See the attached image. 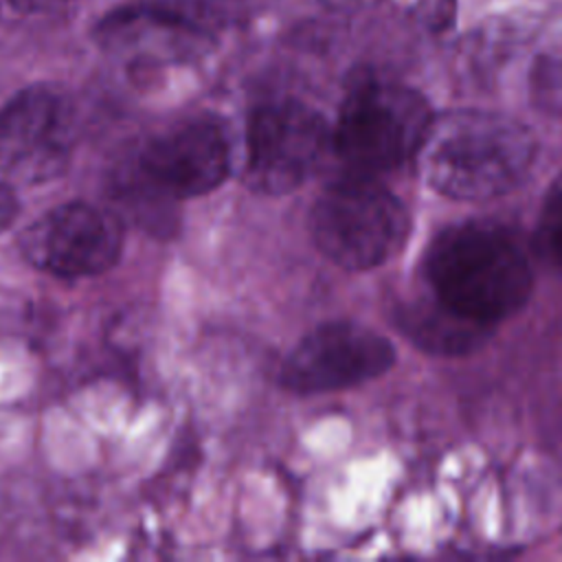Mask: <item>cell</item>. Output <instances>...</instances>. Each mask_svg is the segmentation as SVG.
<instances>
[{"label": "cell", "mask_w": 562, "mask_h": 562, "mask_svg": "<svg viewBox=\"0 0 562 562\" xmlns=\"http://www.w3.org/2000/svg\"><path fill=\"white\" fill-rule=\"evenodd\" d=\"M533 156L536 140L525 125L479 110L432 116L415 154L428 187L468 202L514 189L529 171Z\"/></svg>", "instance_id": "obj_1"}, {"label": "cell", "mask_w": 562, "mask_h": 562, "mask_svg": "<svg viewBox=\"0 0 562 562\" xmlns=\"http://www.w3.org/2000/svg\"><path fill=\"white\" fill-rule=\"evenodd\" d=\"M426 274L439 301L492 327L518 312L531 292L525 252L492 222H461L441 231L428 248Z\"/></svg>", "instance_id": "obj_2"}, {"label": "cell", "mask_w": 562, "mask_h": 562, "mask_svg": "<svg viewBox=\"0 0 562 562\" xmlns=\"http://www.w3.org/2000/svg\"><path fill=\"white\" fill-rule=\"evenodd\" d=\"M314 244L334 263L367 270L393 257L408 233L404 204L371 176L331 182L310 213Z\"/></svg>", "instance_id": "obj_3"}, {"label": "cell", "mask_w": 562, "mask_h": 562, "mask_svg": "<svg viewBox=\"0 0 562 562\" xmlns=\"http://www.w3.org/2000/svg\"><path fill=\"white\" fill-rule=\"evenodd\" d=\"M430 123V105L417 90L364 81L345 99L331 143L353 173L373 176L415 158Z\"/></svg>", "instance_id": "obj_4"}, {"label": "cell", "mask_w": 562, "mask_h": 562, "mask_svg": "<svg viewBox=\"0 0 562 562\" xmlns=\"http://www.w3.org/2000/svg\"><path fill=\"white\" fill-rule=\"evenodd\" d=\"M75 138L68 97L53 86H29L0 110V171L26 187L57 180L72 160Z\"/></svg>", "instance_id": "obj_5"}, {"label": "cell", "mask_w": 562, "mask_h": 562, "mask_svg": "<svg viewBox=\"0 0 562 562\" xmlns=\"http://www.w3.org/2000/svg\"><path fill=\"white\" fill-rule=\"evenodd\" d=\"M329 143L331 130L314 108L296 99L263 103L248 119L244 180L259 193H290L318 167Z\"/></svg>", "instance_id": "obj_6"}, {"label": "cell", "mask_w": 562, "mask_h": 562, "mask_svg": "<svg viewBox=\"0 0 562 562\" xmlns=\"http://www.w3.org/2000/svg\"><path fill=\"white\" fill-rule=\"evenodd\" d=\"M121 220L88 202H66L31 222L20 239L22 257L59 279L108 272L123 252Z\"/></svg>", "instance_id": "obj_7"}, {"label": "cell", "mask_w": 562, "mask_h": 562, "mask_svg": "<svg viewBox=\"0 0 562 562\" xmlns=\"http://www.w3.org/2000/svg\"><path fill=\"white\" fill-rule=\"evenodd\" d=\"M395 362V349L380 331L334 321L305 334L281 364V384L296 393H327L369 382Z\"/></svg>", "instance_id": "obj_8"}, {"label": "cell", "mask_w": 562, "mask_h": 562, "mask_svg": "<svg viewBox=\"0 0 562 562\" xmlns=\"http://www.w3.org/2000/svg\"><path fill=\"white\" fill-rule=\"evenodd\" d=\"M136 171L143 189L158 198L187 200L211 193L231 171L226 127L209 116L178 123L140 149Z\"/></svg>", "instance_id": "obj_9"}, {"label": "cell", "mask_w": 562, "mask_h": 562, "mask_svg": "<svg viewBox=\"0 0 562 562\" xmlns=\"http://www.w3.org/2000/svg\"><path fill=\"white\" fill-rule=\"evenodd\" d=\"M397 327L422 349L435 353H465L483 345L494 329L487 323H479L443 301L432 292L404 301L395 310Z\"/></svg>", "instance_id": "obj_10"}, {"label": "cell", "mask_w": 562, "mask_h": 562, "mask_svg": "<svg viewBox=\"0 0 562 562\" xmlns=\"http://www.w3.org/2000/svg\"><path fill=\"white\" fill-rule=\"evenodd\" d=\"M536 237L544 259L562 272V176L547 191Z\"/></svg>", "instance_id": "obj_11"}, {"label": "cell", "mask_w": 562, "mask_h": 562, "mask_svg": "<svg viewBox=\"0 0 562 562\" xmlns=\"http://www.w3.org/2000/svg\"><path fill=\"white\" fill-rule=\"evenodd\" d=\"M18 213H20L18 195L11 187V182L4 176H0V233L7 231L15 222Z\"/></svg>", "instance_id": "obj_12"}, {"label": "cell", "mask_w": 562, "mask_h": 562, "mask_svg": "<svg viewBox=\"0 0 562 562\" xmlns=\"http://www.w3.org/2000/svg\"><path fill=\"white\" fill-rule=\"evenodd\" d=\"M68 0H9V4L15 9V11H22V13H37V11H50V9H57L59 4H64Z\"/></svg>", "instance_id": "obj_13"}]
</instances>
